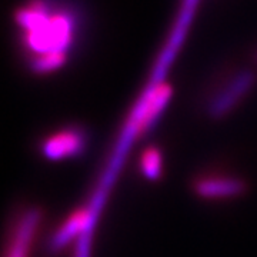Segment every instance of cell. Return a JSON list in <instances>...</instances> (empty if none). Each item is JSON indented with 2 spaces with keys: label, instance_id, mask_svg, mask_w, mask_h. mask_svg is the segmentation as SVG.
<instances>
[{
  "label": "cell",
  "instance_id": "cell-4",
  "mask_svg": "<svg viewBox=\"0 0 257 257\" xmlns=\"http://www.w3.org/2000/svg\"><path fill=\"white\" fill-rule=\"evenodd\" d=\"M97 213V209L94 206L90 207H83L80 210L74 211L73 214L64 221L60 226V229L57 230L52 239V247L57 250L66 246L70 240H73L76 236L83 234L92 229L94 216Z\"/></svg>",
  "mask_w": 257,
  "mask_h": 257
},
{
  "label": "cell",
  "instance_id": "cell-8",
  "mask_svg": "<svg viewBox=\"0 0 257 257\" xmlns=\"http://www.w3.org/2000/svg\"><path fill=\"white\" fill-rule=\"evenodd\" d=\"M67 60V53H49L32 59V70L35 73L47 74L60 69Z\"/></svg>",
  "mask_w": 257,
  "mask_h": 257
},
{
  "label": "cell",
  "instance_id": "cell-1",
  "mask_svg": "<svg viewBox=\"0 0 257 257\" xmlns=\"http://www.w3.org/2000/svg\"><path fill=\"white\" fill-rule=\"evenodd\" d=\"M15 22L23 32V46L33 57L67 53L76 36L77 20L72 12L52 10L47 0H30L16 10Z\"/></svg>",
  "mask_w": 257,
  "mask_h": 257
},
{
  "label": "cell",
  "instance_id": "cell-3",
  "mask_svg": "<svg viewBox=\"0 0 257 257\" xmlns=\"http://www.w3.org/2000/svg\"><path fill=\"white\" fill-rule=\"evenodd\" d=\"M86 145V139L77 128L60 130L43 143V155L52 160H60L64 157H72L82 153Z\"/></svg>",
  "mask_w": 257,
  "mask_h": 257
},
{
  "label": "cell",
  "instance_id": "cell-5",
  "mask_svg": "<svg viewBox=\"0 0 257 257\" xmlns=\"http://www.w3.org/2000/svg\"><path fill=\"white\" fill-rule=\"evenodd\" d=\"M253 73H240L221 90L210 104V111L214 116H223L248 92L253 86Z\"/></svg>",
  "mask_w": 257,
  "mask_h": 257
},
{
  "label": "cell",
  "instance_id": "cell-2",
  "mask_svg": "<svg viewBox=\"0 0 257 257\" xmlns=\"http://www.w3.org/2000/svg\"><path fill=\"white\" fill-rule=\"evenodd\" d=\"M197 5H199V0H183V5L176 18L172 33L167 37V42L165 43L160 55L157 57L156 64L153 67V72H152V82L153 83L165 80V76L169 67L172 66L173 60L176 59V55L179 53L180 47L183 45Z\"/></svg>",
  "mask_w": 257,
  "mask_h": 257
},
{
  "label": "cell",
  "instance_id": "cell-9",
  "mask_svg": "<svg viewBox=\"0 0 257 257\" xmlns=\"http://www.w3.org/2000/svg\"><path fill=\"white\" fill-rule=\"evenodd\" d=\"M140 165L142 172L147 179H157L162 173V153L156 147H149L143 152Z\"/></svg>",
  "mask_w": 257,
  "mask_h": 257
},
{
  "label": "cell",
  "instance_id": "cell-6",
  "mask_svg": "<svg viewBox=\"0 0 257 257\" xmlns=\"http://www.w3.org/2000/svg\"><path fill=\"white\" fill-rule=\"evenodd\" d=\"M39 220H40V214L36 210L28 211L22 217V220L19 221L18 227L15 230L9 253L6 257H28Z\"/></svg>",
  "mask_w": 257,
  "mask_h": 257
},
{
  "label": "cell",
  "instance_id": "cell-7",
  "mask_svg": "<svg viewBox=\"0 0 257 257\" xmlns=\"http://www.w3.org/2000/svg\"><path fill=\"white\" fill-rule=\"evenodd\" d=\"M243 189L244 186L240 180L231 179V177H223V176L203 177L196 183V192L207 199L233 197L241 193Z\"/></svg>",
  "mask_w": 257,
  "mask_h": 257
}]
</instances>
